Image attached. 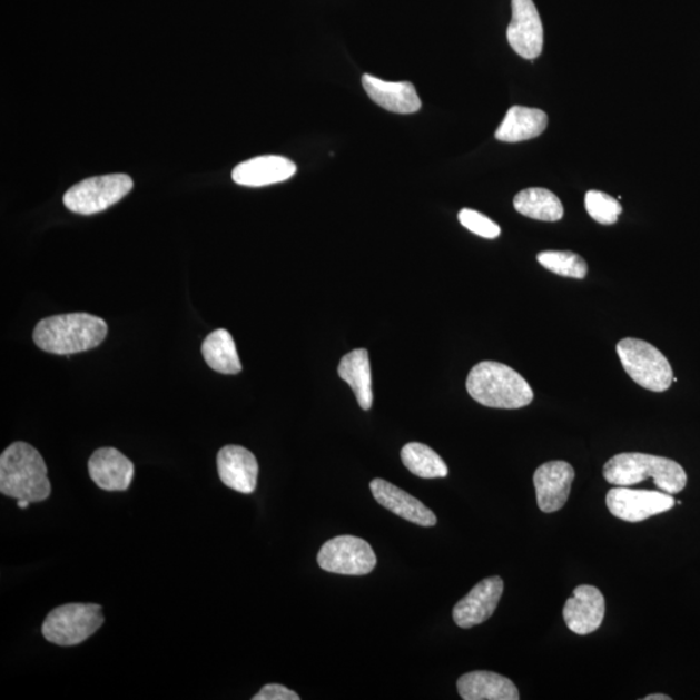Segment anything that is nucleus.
<instances>
[{
	"mask_svg": "<svg viewBox=\"0 0 700 700\" xmlns=\"http://www.w3.org/2000/svg\"><path fill=\"white\" fill-rule=\"evenodd\" d=\"M671 697L664 696V694H651L648 697H644L643 700H671Z\"/></svg>",
	"mask_w": 700,
	"mask_h": 700,
	"instance_id": "nucleus-29",
	"label": "nucleus"
},
{
	"mask_svg": "<svg viewBox=\"0 0 700 700\" xmlns=\"http://www.w3.org/2000/svg\"><path fill=\"white\" fill-rule=\"evenodd\" d=\"M466 387L480 405L494 408H521L533 401L529 382L507 365L483 361L472 367Z\"/></svg>",
	"mask_w": 700,
	"mask_h": 700,
	"instance_id": "nucleus-3",
	"label": "nucleus"
},
{
	"mask_svg": "<svg viewBox=\"0 0 700 700\" xmlns=\"http://www.w3.org/2000/svg\"><path fill=\"white\" fill-rule=\"evenodd\" d=\"M103 608L97 603H68L52 610L42 625L45 639L58 647H76L105 624Z\"/></svg>",
	"mask_w": 700,
	"mask_h": 700,
	"instance_id": "nucleus-5",
	"label": "nucleus"
},
{
	"mask_svg": "<svg viewBox=\"0 0 700 700\" xmlns=\"http://www.w3.org/2000/svg\"><path fill=\"white\" fill-rule=\"evenodd\" d=\"M617 352L627 374L642 388L652 392L670 390L673 383L672 366L654 345L627 337L618 343Z\"/></svg>",
	"mask_w": 700,
	"mask_h": 700,
	"instance_id": "nucleus-6",
	"label": "nucleus"
},
{
	"mask_svg": "<svg viewBox=\"0 0 700 700\" xmlns=\"http://www.w3.org/2000/svg\"><path fill=\"white\" fill-rule=\"evenodd\" d=\"M613 516L624 522L639 523L651 516L667 513L676 505L672 494L657 491L613 487L605 497Z\"/></svg>",
	"mask_w": 700,
	"mask_h": 700,
	"instance_id": "nucleus-9",
	"label": "nucleus"
},
{
	"mask_svg": "<svg viewBox=\"0 0 700 700\" xmlns=\"http://www.w3.org/2000/svg\"><path fill=\"white\" fill-rule=\"evenodd\" d=\"M89 474L100 490L128 491L134 477L132 462L115 447H100L89 460Z\"/></svg>",
	"mask_w": 700,
	"mask_h": 700,
	"instance_id": "nucleus-16",
	"label": "nucleus"
},
{
	"mask_svg": "<svg viewBox=\"0 0 700 700\" xmlns=\"http://www.w3.org/2000/svg\"><path fill=\"white\" fill-rule=\"evenodd\" d=\"M29 505H30V502H29V501H27V500H19V501H18V506H19L20 509H28V507H29Z\"/></svg>",
	"mask_w": 700,
	"mask_h": 700,
	"instance_id": "nucleus-30",
	"label": "nucleus"
},
{
	"mask_svg": "<svg viewBox=\"0 0 700 700\" xmlns=\"http://www.w3.org/2000/svg\"><path fill=\"white\" fill-rule=\"evenodd\" d=\"M513 18L507 28V41L519 57L534 60L544 47V28L533 0H511Z\"/></svg>",
	"mask_w": 700,
	"mask_h": 700,
	"instance_id": "nucleus-10",
	"label": "nucleus"
},
{
	"mask_svg": "<svg viewBox=\"0 0 700 700\" xmlns=\"http://www.w3.org/2000/svg\"><path fill=\"white\" fill-rule=\"evenodd\" d=\"M585 208L590 217L601 225L617 224L621 211L620 203L612 196L601 191H589L585 195Z\"/></svg>",
	"mask_w": 700,
	"mask_h": 700,
	"instance_id": "nucleus-26",
	"label": "nucleus"
},
{
	"mask_svg": "<svg viewBox=\"0 0 700 700\" xmlns=\"http://www.w3.org/2000/svg\"><path fill=\"white\" fill-rule=\"evenodd\" d=\"M254 700H300V696L279 683H269L252 698Z\"/></svg>",
	"mask_w": 700,
	"mask_h": 700,
	"instance_id": "nucleus-28",
	"label": "nucleus"
},
{
	"mask_svg": "<svg viewBox=\"0 0 700 700\" xmlns=\"http://www.w3.org/2000/svg\"><path fill=\"white\" fill-rule=\"evenodd\" d=\"M296 165L282 156L255 157L233 170L235 184L246 187H264L285 183L296 175Z\"/></svg>",
	"mask_w": 700,
	"mask_h": 700,
	"instance_id": "nucleus-17",
	"label": "nucleus"
},
{
	"mask_svg": "<svg viewBox=\"0 0 700 700\" xmlns=\"http://www.w3.org/2000/svg\"><path fill=\"white\" fill-rule=\"evenodd\" d=\"M538 262L561 277L584 279L588 274L585 259L570 250H546L538 255Z\"/></svg>",
	"mask_w": 700,
	"mask_h": 700,
	"instance_id": "nucleus-25",
	"label": "nucleus"
},
{
	"mask_svg": "<svg viewBox=\"0 0 700 700\" xmlns=\"http://www.w3.org/2000/svg\"><path fill=\"white\" fill-rule=\"evenodd\" d=\"M502 593L503 580L501 578L493 576L480 581L465 598L454 605L455 624L462 629H470L484 623L497 609Z\"/></svg>",
	"mask_w": 700,
	"mask_h": 700,
	"instance_id": "nucleus-12",
	"label": "nucleus"
},
{
	"mask_svg": "<svg viewBox=\"0 0 700 700\" xmlns=\"http://www.w3.org/2000/svg\"><path fill=\"white\" fill-rule=\"evenodd\" d=\"M460 223L466 227L469 231L485 239L499 238L501 234L500 226L492 221L491 218L479 214L476 210L462 209L459 215Z\"/></svg>",
	"mask_w": 700,
	"mask_h": 700,
	"instance_id": "nucleus-27",
	"label": "nucleus"
},
{
	"mask_svg": "<svg viewBox=\"0 0 700 700\" xmlns=\"http://www.w3.org/2000/svg\"><path fill=\"white\" fill-rule=\"evenodd\" d=\"M573 479L575 470L569 462L552 461L541 465L533 476L540 510L548 514L560 511L570 497Z\"/></svg>",
	"mask_w": 700,
	"mask_h": 700,
	"instance_id": "nucleus-11",
	"label": "nucleus"
},
{
	"mask_svg": "<svg viewBox=\"0 0 700 700\" xmlns=\"http://www.w3.org/2000/svg\"><path fill=\"white\" fill-rule=\"evenodd\" d=\"M221 482L243 494L254 493L257 486L258 463L254 453L239 445L224 446L217 455Z\"/></svg>",
	"mask_w": 700,
	"mask_h": 700,
	"instance_id": "nucleus-14",
	"label": "nucleus"
},
{
	"mask_svg": "<svg viewBox=\"0 0 700 700\" xmlns=\"http://www.w3.org/2000/svg\"><path fill=\"white\" fill-rule=\"evenodd\" d=\"M517 214L538 221H561L564 215L562 201L546 188L533 187L519 193L514 199Z\"/></svg>",
	"mask_w": 700,
	"mask_h": 700,
	"instance_id": "nucleus-22",
	"label": "nucleus"
},
{
	"mask_svg": "<svg viewBox=\"0 0 700 700\" xmlns=\"http://www.w3.org/2000/svg\"><path fill=\"white\" fill-rule=\"evenodd\" d=\"M201 353L208 366L219 374L235 375L241 372V362L233 336L219 328L209 334L201 345Z\"/></svg>",
	"mask_w": 700,
	"mask_h": 700,
	"instance_id": "nucleus-23",
	"label": "nucleus"
},
{
	"mask_svg": "<svg viewBox=\"0 0 700 700\" xmlns=\"http://www.w3.org/2000/svg\"><path fill=\"white\" fill-rule=\"evenodd\" d=\"M132 186V179L126 175L93 177L70 187L62 200L73 214L97 215L124 199Z\"/></svg>",
	"mask_w": 700,
	"mask_h": 700,
	"instance_id": "nucleus-7",
	"label": "nucleus"
},
{
	"mask_svg": "<svg viewBox=\"0 0 700 700\" xmlns=\"http://www.w3.org/2000/svg\"><path fill=\"white\" fill-rule=\"evenodd\" d=\"M337 373L351 385L358 405L364 411L373 406L372 366L366 349H354L341 361Z\"/></svg>",
	"mask_w": 700,
	"mask_h": 700,
	"instance_id": "nucleus-21",
	"label": "nucleus"
},
{
	"mask_svg": "<svg viewBox=\"0 0 700 700\" xmlns=\"http://www.w3.org/2000/svg\"><path fill=\"white\" fill-rule=\"evenodd\" d=\"M0 492L30 503L50 497L51 483L45 460L34 446L18 442L0 455Z\"/></svg>",
	"mask_w": 700,
	"mask_h": 700,
	"instance_id": "nucleus-2",
	"label": "nucleus"
},
{
	"mask_svg": "<svg viewBox=\"0 0 700 700\" xmlns=\"http://www.w3.org/2000/svg\"><path fill=\"white\" fill-rule=\"evenodd\" d=\"M548 116L538 108L511 107L495 131V138L507 144L538 138L545 131Z\"/></svg>",
	"mask_w": 700,
	"mask_h": 700,
	"instance_id": "nucleus-20",
	"label": "nucleus"
},
{
	"mask_svg": "<svg viewBox=\"0 0 700 700\" xmlns=\"http://www.w3.org/2000/svg\"><path fill=\"white\" fill-rule=\"evenodd\" d=\"M362 85L369 99L387 111L400 115L418 112L421 98L411 82H387L372 75L362 77Z\"/></svg>",
	"mask_w": 700,
	"mask_h": 700,
	"instance_id": "nucleus-18",
	"label": "nucleus"
},
{
	"mask_svg": "<svg viewBox=\"0 0 700 700\" xmlns=\"http://www.w3.org/2000/svg\"><path fill=\"white\" fill-rule=\"evenodd\" d=\"M603 476L612 485L632 486L652 479L660 491L678 494L686 490L688 475L680 463L643 453H621L603 467Z\"/></svg>",
	"mask_w": 700,
	"mask_h": 700,
	"instance_id": "nucleus-4",
	"label": "nucleus"
},
{
	"mask_svg": "<svg viewBox=\"0 0 700 700\" xmlns=\"http://www.w3.org/2000/svg\"><path fill=\"white\" fill-rule=\"evenodd\" d=\"M459 693L465 700H519L515 683L505 676L494 672L475 671L461 676Z\"/></svg>",
	"mask_w": 700,
	"mask_h": 700,
	"instance_id": "nucleus-19",
	"label": "nucleus"
},
{
	"mask_svg": "<svg viewBox=\"0 0 700 700\" xmlns=\"http://www.w3.org/2000/svg\"><path fill=\"white\" fill-rule=\"evenodd\" d=\"M107 334L105 319L88 313H72L39 322L33 339L37 347L47 353L69 356L99 347Z\"/></svg>",
	"mask_w": 700,
	"mask_h": 700,
	"instance_id": "nucleus-1",
	"label": "nucleus"
},
{
	"mask_svg": "<svg viewBox=\"0 0 700 700\" xmlns=\"http://www.w3.org/2000/svg\"><path fill=\"white\" fill-rule=\"evenodd\" d=\"M369 490H372L377 503H381L391 513L405 519V521L421 526L436 525L437 517L432 513V510L424 506L418 499L387 482V480H373L369 483Z\"/></svg>",
	"mask_w": 700,
	"mask_h": 700,
	"instance_id": "nucleus-15",
	"label": "nucleus"
},
{
	"mask_svg": "<svg viewBox=\"0 0 700 700\" xmlns=\"http://www.w3.org/2000/svg\"><path fill=\"white\" fill-rule=\"evenodd\" d=\"M605 612L604 597L593 585H580L564 604L563 619L570 631L586 635L601 627Z\"/></svg>",
	"mask_w": 700,
	"mask_h": 700,
	"instance_id": "nucleus-13",
	"label": "nucleus"
},
{
	"mask_svg": "<svg viewBox=\"0 0 700 700\" xmlns=\"http://www.w3.org/2000/svg\"><path fill=\"white\" fill-rule=\"evenodd\" d=\"M401 460L413 475L422 479L446 477L450 474L443 459L430 446L421 443L406 444L401 451Z\"/></svg>",
	"mask_w": 700,
	"mask_h": 700,
	"instance_id": "nucleus-24",
	"label": "nucleus"
},
{
	"mask_svg": "<svg viewBox=\"0 0 700 700\" xmlns=\"http://www.w3.org/2000/svg\"><path fill=\"white\" fill-rule=\"evenodd\" d=\"M319 568L339 575L362 576L373 572L376 555L368 542L354 536H337L321 548Z\"/></svg>",
	"mask_w": 700,
	"mask_h": 700,
	"instance_id": "nucleus-8",
	"label": "nucleus"
}]
</instances>
